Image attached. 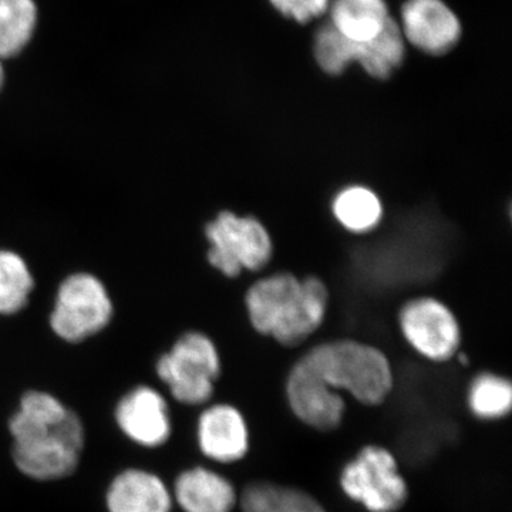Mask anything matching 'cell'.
Masks as SVG:
<instances>
[{
    "label": "cell",
    "mask_w": 512,
    "mask_h": 512,
    "mask_svg": "<svg viewBox=\"0 0 512 512\" xmlns=\"http://www.w3.org/2000/svg\"><path fill=\"white\" fill-rule=\"evenodd\" d=\"M400 328L410 346L431 362H447L460 348L456 316L437 299L419 298L406 303L400 311Z\"/></svg>",
    "instance_id": "obj_9"
},
{
    "label": "cell",
    "mask_w": 512,
    "mask_h": 512,
    "mask_svg": "<svg viewBox=\"0 0 512 512\" xmlns=\"http://www.w3.org/2000/svg\"><path fill=\"white\" fill-rule=\"evenodd\" d=\"M329 292L318 278L298 279L281 272L252 285L245 296L256 332L284 346H296L322 325Z\"/></svg>",
    "instance_id": "obj_3"
},
{
    "label": "cell",
    "mask_w": 512,
    "mask_h": 512,
    "mask_svg": "<svg viewBox=\"0 0 512 512\" xmlns=\"http://www.w3.org/2000/svg\"><path fill=\"white\" fill-rule=\"evenodd\" d=\"M35 281L25 259L0 251V315H15L28 305Z\"/></svg>",
    "instance_id": "obj_20"
},
{
    "label": "cell",
    "mask_w": 512,
    "mask_h": 512,
    "mask_svg": "<svg viewBox=\"0 0 512 512\" xmlns=\"http://www.w3.org/2000/svg\"><path fill=\"white\" fill-rule=\"evenodd\" d=\"M9 460L33 484L72 480L83 466L89 429L82 414L45 389L20 394L5 423Z\"/></svg>",
    "instance_id": "obj_2"
},
{
    "label": "cell",
    "mask_w": 512,
    "mask_h": 512,
    "mask_svg": "<svg viewBox=\"0 0 512 512\" xmlns=\"http://www.w3.org/2000/svg\"><path fill=\"white\" fill-rule=\"evenodd\" d=\"M210 242L208 262L227 278L242 271H261L271 261L274 244L264 225L254 217L222 211L205 227Z\"/></svg>",
    "instance_id": "obj_5"
},
{
    "label": "cell",
    "mask_w": 512,
    "mask_h": 512,
    "mask_svg": "<svg viewBox=\"0 0 512 512\" xmlns=\"http://www.w3.org/2000/svg\"><path fill=\"white\" fill-rule=\"evenodd\" d=\"M3 80H5V76H3L2 64H0V89H2Z\"/></svg>",
    "instance_id": "obj_23"
},
{
    "label": "cell",
    "mask_w": 512,
    "mask_h": 512,
    "mask_svg": "<svg viewBox=\"0 0 512 512\" xmlns=\"http://www.w3.org/2000/svg\"><path fill=\"white\" fill-rule=\"evenodd\" d=\"M279 13L299 23H308L328 12L330 0H269Z\"/></svg>",
    "instance_id": "obj_22"
},
{
    "label": "cell",
    "mask_w": 512,
    "mask_h": 512,
    "mask_svg": "<svg viewBox=\"0 0 512 512\" xmlns=\"http://www.w3.org/2000/svg\"><path fill=\"white\" fill-rule=\"evenodd\" d=\"M217 346L200 332H188L158 357L156 375L171 402L184 407L211 403L221 376Z\"/></svg>",
    "instance_id": "obj_4"
},
{
    "label": "cell",
    "mask_w": 512,
    "mask_h": 512,
    "mask_svg": "<svg viewBox=\"0 0 512 512\" xmlns=\"http://www.w3.org/2000/svg\"><path fill=\"white\" fill-rule=\"evenodd\" d=\"M329 10L330 25L356 43L375 39L392 19L386 0H330Z\"/></svg>",
    "instance_id": "obj_14"
},
{
    "label": "cell",
    "mask_w": 512,
    "mask_h": 512,
    "mask_svg": "<svg viewBox=\"0 0 512 512\" xmlns=\"http://www.w3.org/2000/svg\"><path fill=\"white\" fill-rule=\"evenodd\" d=\"M195 443L201 456L214 466L239 463L249 451L244 414L232 404H205L195 421Z\"/></svg>",
    "instance_id": "obj_11"
},
{
    "label": "cell",
    "mask_w": 512,
    "mask_h": 512,
    "mask_svg": "<svg viewBox=\"0 0 512 512\" xmlns=\"http://www.w3.org/2000/svg\"><path fill=\"white\" fill-rule=\"evenodd\" d=\"M111 318L113 302L103 282L92 274H74L59 286L50 328L64 342L80 343L100 333Z\"/></svg>",
    "instance_id": "obj_8"
},
{
    "label": "cell",
    "mask_w": 512,
    "mask_h": 512,
    "mask_svg": "<svg viewBox=\"0 0 512 512\" xmlns=\"http://www.w3.org/2000/svg\"><path fill=\"white\" fill-rule=\"evenodd\" d=\"M175 512H234L238 491L217 468L195 464L170 480Z\"/></svg>",
    "instance_id": "obj_13"
},
{
    "label": "cell",
    "mask_w": 512,
    "mask_h": 512,
    "mask_svg": "<svg viewBox=\"0 0 512 512\" xmlns=\"http://www.w3.org/2000/svg\"><path fill=\"white\" fill-rule=\"evenodd\" d=\"M104 512H175L170 480L144 464H126L107 478L101 491Z\"/></svg>",
    "instance_id": "obj_10"
},
{
    "label": "cell",
    "mask_w": 512,
    "mask_h": 512,
    "mask_svg": "<svg viewBox=\"0 0 512 512\" xmlns=\"http://www.w3.org/2000/svg\"><path fill=\"white\" fill-rule=\"evenodd\" d=\"M357 46L359 43L352 42L329 23L316 33L313 50L320 69L330 76H339L356 62Z\"/></svg>",
    "instance_id": "obj_21"
},
{
    "label": "cell",
    "mask_w": 512,
    "mask_h": 512,
    "mask_svg": "<svg viewBox=\"0 0 512 512\" xmlns=\"http://www.w3.org/2000/svg\"><path fill=\"white\" fill-rule=\"evenodd\" d=\"M340 487L369 512H396L406 504L409 487L397 458L382 446L363 447L343 467Z\"/></svg>",
    "instance_id": "obj_6"
},
{
    "label": "cell",
    "mask_w": 512,
    "mask_h": 512,
    "mask_svg": "<svg viewBox=\"0 0 512 512\" xmlns=\"http://www.w3.org/2000/svg\"><path fill=\"white\" fill-rule=\"evenodd\" d=\"M242 512H326L306 491L269 481H256L239 493Z\"/></svg>",
    "instance_id": "obj_15"
},
{
    "label": "cell",
    "mask_w": 512,
    "mask_h": 512,
    "mask_svg": "<svg viewBox=\"0 0 512 512\" xmlns=\"http://www.w3.org/2000/svg\"><path fill=\"white\" fill-rule=\"evenodd\" d=\"M404 56L406 40L399 23L390 19L386 28L375 39L359 43L356 63H359L369 76L384 80L402 66Z\"/></svg>",
    "instance_id": "obj_16"
},
{
    "label": "cell",
    "mask_w": 512,
    "mask_h": 512,
    "mask_svg": "<svg viewBox=\"0 0 512 512\" xmlns=\"http://www.w3.org/2000/svg\"><path fill=\"white\" fill-rule=\"evenodd\" d=\"M36 6L32 0H0V57L19 55L36 28Z\"/></svg>",
    "instance_id": "obj_18"
},
{
    "label": "cell",
    "mask_w": 512,
    "mask_h": 512,
    "mask_svg": "<svg viewBox=\"0 0 512 512\" xmlns=\"http://www.w3.org/2000/svg\"><path fill=\"white\" fill-rule=\"evenodd\" d=\"M468 409L483 421L504 419L511 412L510 380L494 373H481L471 383L467 394Z\"/></svg>",
    "instance_id": "obj_19"
},
{
    "label": "cell",
    "mask_w": 512,
    "mask_h": 512,
    "mask_svg": "<svg viewBox=\"0 0 512 512\" xmlns=\"http://www.w3.org/2000/svg\"><path fill=\"white\" fill-rule=\"evenodd\" d=\"M393 370L386 355L356 340L315 346L289 372L286 399L306 426L333 431L342 424L345 392L366 406L386 402L393 390Z\"/></svg>",
    "instance_id": "obj_1"
},
{
    "label": "cell",
    "mask_w": 512,
    "mask_h": 512,
    "mask_svg": "<svg viewBox=\"0 0 512 512\" xmlns=\"http://www.w3.org/2000/svg\"><path fill=\"white\" fill-rule=\"evenodd\" d=\"M114 429L127 444L156 453L173 440L175 421L164 390L140 383L121 394L111 410Z\"/></svg>",
    "instance_id": "obj_7"
},
{
    "label": "cell",
    "mask_w": 512,
    "mask_h": 512,
    "mask_svg": "<svg viewBox=\"0 0 512 512\" xmlns=\"http://www.w3.org/2000/svg\"><path fill=\"white\" fill-rule=\"evenodd\" d=\"M333 215L343 228L355 234L372 231L383 217L379 197L362 185H353L339 192L332 205Z\"/></svg>",
    "instance_id": "obj_17"
},
{
    "label": "cell",
    "mask_w": 512,
    "mask_h": 512,
    "mask_svg": "<svg viewBox=\"0 0 512 512\" xmlns=\"http://www.w3.org/2000/svg\"><path fill=\"white\" fill-rule=\"evenodd\" d=\"M400 30L406 42L430 56H443L460 40L461 22L444 0H407Z\"/></svg>",
    "instance_id": "obj_12"
}]
</instances>
